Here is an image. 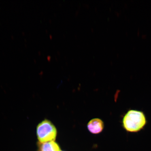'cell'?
<instances>
[{"instance_id":"3","label":"cell","mask_w":151,"mask_h":151,"mask_svg":"<svg viewBox=\"0 0 151 151\" xmlns=\"http://www.w3.org/2000/svg\"><path fill=\"white\" fill-rule=\"evenodd\" d=\"M103 121L99 118H94L91 120L87 124L88 131L94 134L101 133L104 128Z\"/></svg>"},{"instance_id":"2","label":"cell","mask_w":151,"mask_h":151,"mask_svg":"<svg viewBox=\"0 0 151 151\" xmlns=\"http://www.w3.org/2000/svg\"><path fill=\"white\" fill-rule=\"evenodd\" d=\"M37 134L39 143L54 141L57 135V131L51 122L45 119L38 124Z\"/></svg>"},{"instance_id":"1","label":"cell","mask_w":151,"mask_h":151,"mask_svg":"<svg viewBox=\"0 0 151 151\" xmlns=\"http://www.w3.org/2000/svg\"><path fill=\"white\" fill-rule=\"evenodd\" d=\"M122 123L126 131L136 133L144 127L147 124V119L144 113L142 111L131 109L124 115Z\"/></svg>"},{"instance_id":"4","label":"cell","mask_w":151,"mask_h":151,"mask_svg":"<svg viewBox=\"0 0 151 151\" xmlns=\"http://www.w3.org/2000/svg\"><path fill=\"white\" fill-rule=\"evenodd\" d=\"M39 151H61L59 145L54 141L38 144Z\"/></svg>"},{"instance_id":"5","label":"cell","mask_w":151,"mask_h":151,"mask_svg":"<svg viewBox=\"0 0 151 151\" xmlns=\"http://www.w3.org/2000/svg\"></svg>"}]
</instances>
